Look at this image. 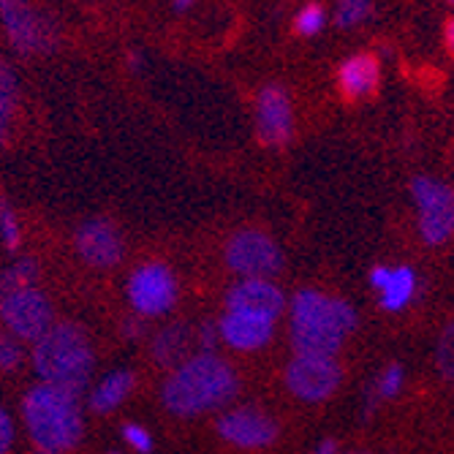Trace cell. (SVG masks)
I'll return each mask as SVG.
<instances>
[{"label":"cell","mask_w":454,"mask_h":454,"mask_svg":"<svg viewBox=\"0 0 454 454\" xmlns=\"http://www.w3.org/2000/svg\"><path fill=\"white\" fill-rule=\"evenodd\" d=\"M239 392L234 367L215 354H193L177 364L160 387V400L175 417H201L223 408Z\"/></svg>","instance_id":"6da1fadb"},{"label":"cell","mask_w":454,"mask_h":454,"mask_svg":"<svg viewBox=\"0 0 454 454\" xmlns=\"http://www.w3.org/2000/svg\"><path fill=\"white\" fill-rule=\"evenodd\" d=\"M354 326L356 310L340 297L305 288L292 300V346L297 354L335 356Z\"/></svg>","instance_id":"7a4b0ae2"},{"label":"cell","mask_w":454,"mask_h":454,"mask_svg":"<svg viewBox=\"0 0 454 454\" xmlns=\"http://www.w3.org/2000/svg\"><path fill=\"white\" fill-rule=\"evenodd\" d=\"M96 354L88 333L74 321L52 324L33 343V370L38 381L82 395L90 384Z\"/></svg>","instance_id":"3957f363"},{"label":"cell","mask_w":454,"mask_h":454,"mask_svg":"<svg viewBox=\"0 0 454 454\" xmlns=\"http://www.w3.org/2000/svg\"><path fill=\"white\" fill-rule=\"evenodd\" d=\"M22 419L30 441L44 451H71L82 441V405L79 395L38 381L22 400Z\"/></svg>","instance_id":"277c9868"},{"label":"cell","mask_w":454,"mask_h":454,"mask_svg":"<svg viewBox=\"0 0 454 454\" xmlns=\"http://www.w3.org/2000/svg\"><path fill=\"white\" fill-rule=\"evenodd\" d=\"M0 25L20 55H50L58 47L60 35L55 22L30 0H0Z\"/></svg>","instance_id":"5b68a950"},{"label":"cell","mask_w":454,"mask_h":454,"mask_svg":"<svg viewBox=\"0 0 454 454\" xmlns=\"http://www.w3.org/2000/svg\"><path fill=\"white\" fill-rule=\"evenodd\" d=\"M226 267L239 278L272 280L283 270V251L262 229H239L223 247Z\"/></svg>","instance_id":"8992f818"},{"label":"cell","mask_w":454,"mask_h":454,"mask_svg":"<svg viewBox=\"0 0 454 454\" xmlns=\"http://www.w3.org/2000/svg\"><path fill=\"white\" fill-rule=\"evenodd\" d=\"M126 297L137 316L158 318V316H167L177 305L180 283L167 264L145 262L131 272L126 283Z\"/></svg>","instance_id":"52a82bcc"},{"label":"cell","mask_w":454,"mask_h":454,"mask_svg":"<svg viewBox=\"0 0 454 454\" xmlns=\"http://www.w3.org/2000/svg\"><path fill=\"white\" fill-rule=\"evenodd\" d=\"M0 321L22 343H35L55 324L50 297L35 286L0 294Z\"/></svg>","instance_id":"ba28073f"},{"label":"cell","mask_w":454,"mask_h":454,"mask_svg":"<svg viewBox=\"0 0 454 454\" xmlns=\"http://www.w3.org/2000/svg\"><path fill=\"white\" fill-rule=\"evenodd\" d=\"M419 213V231L427 245H443L454 234V188L433 180V177H414L411 183Z\"/></svg>","instance_id":"9c48e42d"},{"label":"cell","mask_w":454,"mask_h":454,"mask_svg":"<svg viewBox=\"0 0 454 454\" xmlns=\"http://www.w3.org/2000/svg\"><path fill=\"white\" fill-rule=\"evenodd\" d=\"M283 381L294 397H300L305 403H324L338 392V387L343 381V370L335 362V356L297 354L286 364Z\"/></svg>","instance_id":"30bf717a"},{"label":"cell","mask_w":454,"mask_h":454,"mask_svg":"<svg viewBox=\"0 0 454 454\" xmlns=\"http://www.w3.org/2000/svg\"><path fill=\"white\" fill-rule=\"evenodd\" d=\"M256 137L264 147H286L294 137V109L286 88L267 85L256 96Z\"/></svg>","instance_id":"8fae6325"},{"label":"cell","mask_w":454,"mask_h":454,"mask_svg":"<svg viewBox=\"0 0 454 454\" xmlns=\"http://www.w3.org/2000/svg\"><path fill=\"white\" fill-rule=\"evenodd\" d=\"M218 435L237 449H267L278 441V422L259 408H231L215 422Z\"/></svg>","instance_id":"7c38bea8"},{"label":"cell","mask_w":454,"mask_h":454,"mask_svg":"<svg viewBox=\"0 0 454 454\" xmlns=\"http://www.w3.org/2000/svg\"><path fill=\"white\" fill-rule=\"evenodd\" d=\"M74 245H76L79 259L96 270L117 267L122 262V254H126L122 234L117 231V226L109 218L85 221L74 234Z\"/></svg>","instance_id":"4fadbf2b"},{"label":"cell","mask_w":454,"mask_h":454,"mask_svg":"<svg viewBox=\"0 0 454 454\" xmlns=\"http://www.w3.org/2000/svg\"><path fill=\"white\" fill-rule=\"evenodd\" d=\"M221 340H226L237 351H259L275 335V321L247 310H226L218 321Z\"/></svg>","instance_id":"5bb4252c"},{"label":"cell","mask_w":454,"mask_h":454,"mask_svg":"<svg viewBox=\"0 0 454 454\" xmlns=\"http://www.w3.org/2000/svg\"><path fill=\"white\" fill-rule=\"evenodd\" d=\"M283 308H286L283 292L272 280L264 278H242L226 294V310H247L278 321Z\"/></svg>","instance_id":"9a60e30c"},{"label":"cell","mask_w":454,"mask_h":454,"mask_svg":"<svg viewBox=\"0 0 454 454\" xmlns=\"http://www.w3.org/2000/svg\"><path fill=\"white\" fill-rule=\"evenodd\" d=\"M379 82H381V66L379 58L370 52H356L346 58L338 68V88L348 104L376 96Z\"/></svg>","instance_id":"2e32d148"},{"label":"cell","mask_w":454,"mask_h":454,"mask_svg":"<svg viewBox=\"0 0 454 454\" xmlns=\"http://www.w3.org/2000/svg\"><path fill=\"white\" fill-rule=\"evenodd\" d=\"M196 343V333H191V326L177 321V324H169L163 326L160 333L153 338V359L167 367V370H175L177 364H183L188 356H191V346Z\"/></svg>","instance_id":"e0dca14e"},{"label":"cell","mask_w":454,"mask_h":454,"mask_svg":"<svg viewBox=\"0 0 454 454\" xmlns=\"http://www.w3.org/2000/svg\"><path fill=\"white\" fill-rule=\"evenodd\" d=\"M134 387H137L134 373H131V370H122L120 367V370H114V373L104 376L93 387L88 405H90L93 414H112L114 408H120L122 403H126V397L134 392Z\"/></svg>","instance_id":"ac0fdd59"},{"label":"cell","mask_w":454,"mask_h":454,"mask_svg":"<svg viewBox=\"0 0 454 454\" xmlns=\"http://www.w3.org/2000/svg\"><path fill=\"white\" fill-rule=\"evenodd\" d=\"M20 101V82L9 63L0 60V147H4L12 137L14 126V112Z\"/></svg>","instance_id":"d6986e66"},{"label":"cell","mask_w":454,"mask_h":454,"mask_svg":"<svg viewBox=\"0 0 454 454\" xmlns=\"http://www.w3.org/2000/svg\"><path fill=\"white\" fill-rule=\"evenodd\" d=\"M414 292H417V275H414V270L395 267L389 280H387V286L379 292L381 294V308L392 310V313L403 310L411 302V297H414Z\"/></svg>","instance_id":"ffe728a7"},{"label":"cell","mask_w":454,"mask_h":454,"mask_svg":"<svg viewBox=\"0 0 454 454\" xmlns=\"http://www.w3.org/2000/svg\"><path fill=\"white\" fill-rule=\"evenodd\" d=\"M35 278H38V264H35V259H30V256L17 259V262H12L4 272H0V294L17 292V288H25V286H33Z\"/></svg>","instance_id":"44dd1931"},{"label":"cell","mask_w":454,"mask_h":454,"mask_svg":"<svg viewBox=\"0 0 454 454\" xmlns=\"http://www.w3.org/2000/svg\"><path fill=\"white\" fill-rule=\"evenodd\" d=\"M400 387H403V367L397 364V362H392V364H387L384 370H381V376L376 379V384H373V392L367 395V408H364V414H370L376 405H379V400H392L397 392H400Z\"/></svg>","instance_id":"7402d4cb"},{"label":"cell","mask_w":454,"mask_h":454,"mask_svg":"<svg viewBox=\"0 0 454 454\" xmlns=\"http://www.w3.org/2000/svg\"><path fill=\"white\" fill-rule=\"evenodd\" d=\"M370 14H373V0H340L335 9V25L338 27H356Z\"/></svg>","instance_id":"603a6c76"},{"label":"cell","mask_w":454,"mask_h":454,"mask_svg":"<svg viewBox=\"0 0 454 454\" xmlns=\"http://www.w3.org/2000/svg\"><path fill=\"white\" fill-rule=\"evenodd\" d=\"M0 242H4L6 251H17L22 245V226H20V218L14 213V207L0 199Z\"/></svg>","instance_id":"cb8c5ba5"},{"label":"cell","mask_w":454,"mask_h":454,"mask_svg":"<svg viewBox=\"0 0 454 454\" xmlns=\"http://www.w3.org/2000/svg\"><path fill=\"white\" fill-rule=\"evenodd\" d=\"M324 25H326V14H324V9H321L318 4L302 6V9L297 12V17H294V30H297V35H302V38H310V35L321 33Z\"/></svg>","instance_id":"d4e9b609"},{"label":"cell","mask_w":454,"mask_h":454,"mask_svg":"<svg viewBox=\"0 0 454 454\" xmlns=\"http://www.w3.org/2000/svg\"><path fill=\"white\" fill-rule=\"evenodd\" d=\"M435 364H438L443 379H454V318L446 324V329L441 333L438 351H435Z\"/></svg>","instance_id":"484cf974"},{"label":"cell","mask_w":454,"mask_h":454,"mask_svg":"<svg viewBox=\"0 0 454 454\" xmlns=\"http://www.w3.org/2000/svg\"><path fill=\"white\" fill-rule=\"evenodd\" d=\"M25 359V348H22V340H17L12 333H0V370H17Z\"/></svg>","instance_id":"4316f807"},{"label":"cell","mask_w":454,"mask_h":454,"mask_svg":"<svg viewBox=\"0 0 454 454\" xmlns=\"http://www.w3.org/2000/svg\"><path fill=\"white\" fill-rule=\"evenodd\" d=\"M122 438H126V443L137 451V454H150L153 451V435L142 427V425H126L122 427Z\"/></svg>","instance_id":"83f0119b"},{"label":"cell","mask_w":454,"mask_h":454,"mask_svg":"<svg viewBox=\"0 0 454 454\" xmlns=\"http://www.w3.org/2000/svg\"><path fill=\"white\" fill-rule=\"evenodd\" d=\"M218 340H221V333H218V324L207 321V324H201V326L196 329V346H199L201 351H207V354H213V348L218 346Z\"/></svg>","instance_id":"f1b7e54d"},{"label":"cell","mask_w":454,"mask_h":454,"mask_svg":"<svg viewBox=\"0 0 454 454\" xmlns=\"http://www.w3.org/2000/svg\"><path fill=\"white\" fill-rule=\"evenodd\" d=\"M14 446V422L9 417V411L0 405V454H9Z\"/></svg>","instance_id":"f546056e"},{"label":"cell","mask_w":454,"mask_h":454,"mask_svg":"<svg viewBox=\"0 0 454 454\" xmlns=\"http://www.w3.org/2000/svg\"><path fill=\"white\" fill-rule=\"evenodd\" d=\"M142 333H145L142 316H134V318H126V321H122V338L137 340V338H142Z\"/></svg>","instance_id":"4dcf8cb0"},{"label":"cell","mask_w":454,"mask_h":454,"mask_svg":"<svg viewBox=\"0 0 454 454\" xmlns=\"http://www.w3.org/2000/svg\"><path fill=\"white\" fill-rule=\"evenodd\" d=\"M389 275H392V267H373L370 270V286H373L376 292H381L389 280Z\"/></svg>","instance_id":"1f68e13d"},{"label":"cell","mask_w":454,"mask_h":454,"mask_svg":"<svg viewBox=\"0 0 454 454\" xmlns=\"http://www.w3.org/2000/svg\"><path fill=\"white\" fill-rule=\"evenodd\" d=\"M443 41H446V50L449 55L454 58V17L446 20V27H443Z\"/></svg>","instance_id":"d6a6232c"},{"label":"cell","mask_w":454,"mask_h":454,"mask_svg":"<svg viewBox=\"0 0 454 454\" xmlns=\"http://www.w3.org/2000/svg\"><path fill=\"white\" fill-rule=\"evenodd\" d=\"M310 454H338V443H335L333 438H326V441H321Z\"/></svg>","instance_id":"836d02e7"},{"label":"cell","mask_w":454,"mask_h":454,"mask_svg":"<svg viewBox=\"0 0 454 454\" xmlns=\"http://www.w3.org/2000/svg\"><path fill=\"white\" fill-rule=\"evenodd\" d=\"M142 63H145V60H142V52H137V50H134V52L129 55V68H131V71H139V68H142Z\"/></svg>","instance_id":"e575fe53"},{"label":"cell","mask_w":454,"mask_h":454,"mask_svg":"<svg viewBox=\"0 0 454 454\" xmlns=\"http://www.w3.org/2000/svg\"><path fill=\"white\" fill-rule=\"evenodd\" d=\"M172 4H175V9H177V12H185V9H191V6H193V0H172Z\"/></svg>","instance_id":"d590c367"},{"label":"cell","mask_w":454,"mask_h":454,"mask_svg":"<svg viewBox=\"0 0 454 454\" xmlns=\"http://www.w3.org/2000/svg\"><path fill=\"white\" fill-rule=\"evenodd\" d=\"M346 454H367V451H362V449H351V451H346Z\"/></svg>","instance_id":"8d00e7d4"},{"label":"cell","mask_w":454,"mask_h":454,"mask_svg":"<svg viewBox=\"0 0 454 454\" xmlns=\"http://www.w3.org/2000/svg\"><path fill=\"white\" fill-rule=\"evenodd\" d=\"M35 454H58V451H44V449H38Z\"/></svg>","instance_id":"74e56055"},{"label":"cell","mask_w":454,"mask_h":454,"mask_svg":"<svg viewBox=\"0 0 454 454\" xmlns=\"http://www.w3.org/2000/svg\"><path fill=\"white\" fill-rule=\"evenodd\" d=\"M109 454H120V451H109Z\"/></svg>","instance_id":"f35d334b"},{"label":"cell","mask_w":454,"mask_h":454,"mask_svg":"<svg viewBox=\"0 0 454 454\" xmlns=\"http://www.w3.org/2000/svg\"><path fill=\"white\" fill-rule=\"evenodd\" d=\"M449 4H454V0H449Z\"/></svg>","instance_id":"ab89813d"}]
</instances>
